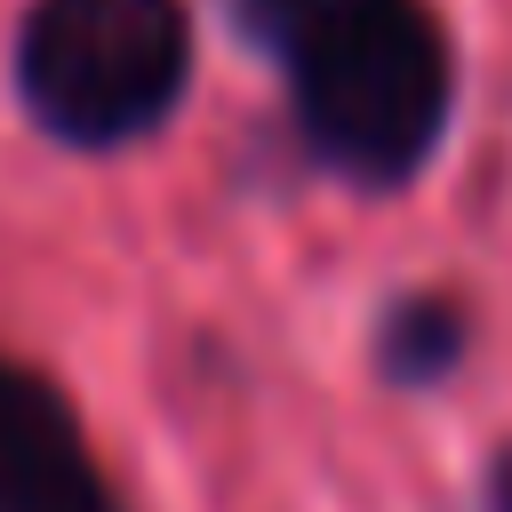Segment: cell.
<instances>
[{"label":"cell","instance_id":"cell-1","mask_svg":"<svg viewBox=\"0 0 512 512\" xmlns=\"http://www.w3.org/2000/svg\"><path fill=\"white\" fill-rule=\"evenodd\" d=\"M232 24L280 64L320 168L408 184L456 104V48L424 0H232Z\"/></svg>","mask_w":512,"mask_h":512},{"label":"cell","instance_id":"cell-2","mask_svg":"<svg viewBox=\"0 0 512 512\" xmlns=\"http://www.w3.org/2000/svg\"><path fill=\"white\" fill-rule=\"evenodd\" d=\"M192 80L184 0H32L16 32V96L72 152L152 136Z\"/></svg>","mask_w":512,"mask_h":512},{"label":"cell","instance_id":"cell-3","mask_svg":"<svg viewBox=\"0 0 512 512\" xmlns=\"http://www.w3.org/2000/svg\"><path fill=\"white\" fill-rule=\"evenodd\" d=\"M0 512H112L72 400L0 352Z\"/></svg>","mask_w":512,"mask_h":512},{"label":"cell","instance_id":"cell-4","mask_svg":"<svg viewBox=\"0 0 512 512\" xmlns=\"http://www.w3.org/2000/svg\"><path fill=\"white\" fill-rule=\"evenodd\" d=\"M464 336H472L464 304H456L448 288H416V296H400V304L376 320V368H384L392 384H440V376L464 360Z\"/></svg>","mask_w":512,"mask_h":512},{"label":"cell","instance_id":"cell-5","mask_svg":"<svg viewBox=\"0 0 512 512\" xmlns=\"http://www.w3.org/2000/svg\"><path fill=\"white\" fill-rule=\"evenodd\" d=\"M488 512H512V448L488 464Z\"/></svg>","mask_w":512,"mask_h":512}]
</instances>
